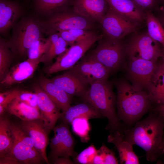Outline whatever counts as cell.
Listing matches in <instances>:
<instances>
[{"label":"cell","instance_id":"6da1fadb","mask_svg":"<svg viewBox=\"0 0 164 164\" xmlns=\"http://www.w3.org/2000/svg\"><path fill=\"white\" fill-rule=\"evenodd\" d=\"M164 119L152 112L145 118L137 122L123 132L124 139L132 145H137L145 152L147 161L153 162L164 154L160 148L164 136Z\"/></svg>","mask_w":164,"mask_h":164},{"label":"cell","instance_id":"7a4b0ae2","mask_svg":"<svg viewBox=\"0 0 164 164\" xmlns=\"http://www.w3.org/2000/svg\"><path fill=\"white\" fill-rule=\"evenodd\" d=\"M115 84L118 117L130 128L152 109V103L148 92L136 88L126 80H118Z\"/></svg>","mask_w":164,"mask_h":164},{"label":"cell","instance_id":"3957f363","mask_svg":"<svg viewBox=\"0 0 164 164\" xmlns=\"http://www.w3.org/2000/svg\"><path fill=\"white\" fill-rule=\"evenodd\" d=\"M90 85L81 98L107 118L108 121L105 128L110 133L118 131L123 133L126 128L117 116L116 96L111 84L107 80L96 81Z\"/></svg>","mask_w":164,"mask_h":164},{"label":"cell","instance_id":"277c9868","mask_svg":"<svg viewBox=\"0 0 164 164\" xmlns=\"http://www.w3.org/2000/svg\"><path fill=\"white\" fill-rule=\"evenodd\" d=\"M13 144L9 152L0 158V164H37L45 162L32 139L19 124L11 122Z\"/></svg>","mask_w":164,"mask_h":164},{"label":"cell","instance_id":"5b68a950","mask_svg":"<svg viewBox=\"0 0 164 164\" xmlns=\"http://www.w3.org/2000/svg\"><path fill=\"white\" fill-rule=\"evenodd\" d=\"M12 29L11 36L6 43L14 55L19 57L27 55L32 44L43 37L40 21L32 17H22Z\"/></svg>","mask_w":164,"mask_h":164},{"label":"cell","instance_id":"8992f818","mask_svg":"<svg viewBox=\"0 0 164 164\" xmlns=\"http://www.w3.org/2000/svg\"><path fill=\"white\" fill-rule=\"evenodd\" d=\"M40 21L43 33L49 36L63 30L100 29L99 24L77 13L72 8H69Z\"/></svg>","mask_w":164,"mask_h":164},{"label":"cell","instance_id":"52a82bcc","mask_svg":"<svg viewBox=\"0 0 164 164\" xmlns=\"http://www.w3.org/2000/svg\"><path fill=\"white\" fill-rule=\"evenodd\" d=\"M98 42L96 47L88 55L101 63L111 74L119 70L126 57L123 39H110L103 36Z\"/></svg>","mask_w":164,"mask_h":164},{"label":"cell","instance_id":"ba28073f","mask_svg":"<svg viewBox=\"0 0 164 164\" xmlns=\"http://www.w3.org/2000/svg\"><path fill=\"white\" fill-rule=\"evenodd\" d=\"M138 30L130 34L125 42L126 57L128 60L142 59L157 61L161 56V44L152 38L147 31Z\"/></svg>","mask_w":164,"mask_h":164},{"label":"cell","instance_id":"9c48e42d","mask_svg":"<svg viewBox=\"0 0 164 164\" xmlns=\"http://www.w3.org/2000/svg\"><path fill=\"white\" fill-rule=\"evenodd\" d=\"M103 36L102 33H99L70 46L57 56L54 63L45 69V73L51 74L71 69L83 57L93 45L98 41Z\"/></svg>","mask_w":164,"mask_h":164},{"label":"cell","instance_id":"30bf717a","mask_svg":"<svg viewBox=\"0 0 164 164\" xmlns=\"http://www.w3.org/2000/svg\"><path fill=\"white\" fill-rule=\"evenodd\" d=\"M99 24L104 37L112 39H123L139 30L142 24L125 18L109 6L107 12Z\"/></svg>","mask_w":164,"mask_h":164},{"label":"cell","instance_id":"8fae6325","mask_svg":"<svg viewBox=\"0 0 164 164\" xmlns=\"http://www.w3.org/2000/svg\"><path fill=\"white\" fill-rule=\"evenodd\" d=\"M128 60L125 67L128 79L136 88L148 91L159 64L142 59Z\"/></svg>","mask_w":164,"mask_h":164},{"label":"cell","instance_id":"7c38bea8","mask_svg":"<svg viewBox=\"0 0 164 164\" xmlns=\"http://www.w3.org/2000/svg\"><path fill=\"white\" fill-rule=\"evenodd\" d=\"M67 72L86 84L98 81L108 80L111 73L100 63L88 55Z\"/></svg>","mask_w":164,"mask_h":164},{"label":"cell","instance_id":"4fadbf2b","mask_svg":"<svg viewBox=\"0 0 164 164\" xmlns=\"http://www.w3.org/2000/svg\"><path fill=\"white\" fill-rule=\"evenodd\" d=\"M53 130L54 135L50 140L49 158L53 162L59 157H71L74 160L77 155L74 150L75 142L69 125L63 122L55 126Z\"/></svg>","mask_w":164,"mask_h":164},{"label":"cell","instance_id":"5bb4252c","mask_svg":"<svg viewBox=\"0 0 164 164\" xmlns=\"http://www.w3.org/2000/svg\"><path fill=\"white\" fill-rule=\"evenodd\" d=\"M33 88L37 95L41 120L49 133L55 127L57 120L60 119L61 110L38 84H35Z\"/></svg>","mask_w":164,"mask_h":164},{"label":"cell","instance_id":"9a60e30c","mask_svg":"<svg viewBox=\"0 0 164 164\" xmlns=\"http://www.w3.org/2000/svg\"><path fill=\"white\" fill-rule=\"evenodd\" d=\"M22 129L32 139L36 149L41 154L45 162L49 164L46 149L49 141L48 134L42 120L22 121L19 124Z\"/></svg>","mask_w":164,"mask_h":164},{"label":"cell","instance_id":"2e32d148","mask_svg":"<svg viewBox=\"0 0 164 164\" xmlns=\"http://www.w3.org/2000/svg\"><path fill=\"white\" fill-rule=\"evenodd\" d=\"M72 4L75 12L99 24L109 8L106 0H73Z\"/></svg>","mask_w":164,"mask_h":164},{"label":"cell","instance_id":"e0dca14e","mask_svg":"<svg viewBox=\"0 0 164 164\" xmlns=\"http://www.w3.org/2000/svg\"><path fill=\"white\" fill-rule=\"evenodd\" d=\"M23 9L17 2L0 0V32L6 35L9 30L21 18Z\"/></svg>","mask_w":164,"mask_h":164},{"label":"cell","instance_id":"ac0fdd59","mask_svg":"<svg viewBox=\"0 0 164 164\" xmlns=\"http://www.w3.org/2000/svg\"><path fill=\"white\" fill-rule=\"evenodd\" d=\"M40 59L26 60L18 63L12 67L1 81L5 86H11L20 83L30 78L33 75Z\"/></svg>","mask_w":164,"mask_h":164},{"label":"cell","instance_id":"d6986e66","mask_svg":"<svg viewBox=\"0 0 164 164\" xmlns=\"http://www.w3.org/2000/svg\"><path fill=\"white\" fill-rule=\"evenodd\" d=\"M114 11L133 22L142 24L145 21V11L134 0H106Z\"/></svg>","mask_w":164,"mask_h":164},{"label":"cell","instance_id":"ffe728a7","mask_svg":"<svg viewBox=\"0 0 164 164\" xmlns=\"http://www.w3.org/2000/svg\"><path fill=\"white\" fill-rule=\"evenodd\" d=\"M38 84L59 109L64 112L71 106L72 97L59 87L50 79L40 77Z\"/></svg>","mask_w":164,"mask_h":164},{"label":"cell","instance_id":"44dd1931","mask_svg":"<svg viewBox=\"0 0 164 164\" xmlns=\"http://www.w3.org/2000/svg\"><path fill=\"white\" fill-rule=\"evenodd\" d=\"M107 142L114 145L118 152L121 164L139 163L138 158L133 151V145L124 140L123 133L118 131L110 132Z\"/></svg>","mask_w":164,"mask_h":164},{"label":"cell","instance_id":"7402d4cb","mask_svg":"<svg viewBox=\"0 0 164 164\" xmlns=\"http://www.w3.org/2000/svg\"><path fill=\"white\" fill-rule=\"evenodd\" d=\"M50 80L56 85L72 96L81 98L88 88L87 86L67 71L56 76Z\"/></svg>","mask_w":164,"mask_h":164},{"label":"cell","instance_id":"603a6c76","mask_svg":"<svg viewBox=\"0 0 164 164\" xmlns=\"http://www.w3.org/2000/svg\"><path fill=\"white\" fill-rule=\"evenodd\" d=\"M103 117L90 104L83 103L70 106L66 111L62 112L60 119L63 122L69 125H71L75 118L84 117L91 119L101 118Z\"/></svg>","mask_w":164,"mask_h":164},{"label":"cell","instance_id":"cb8c5ba5","mask_svg":"<svg viewBox=\"0 0 164 164\" xmlns=\"http://www.w3.org/2000/svg\"><path fill=\"white\" fill-rule=\"evenodd\" d=\"M152 104L156 106L164 104V64L159 63L148 91Z\"/></svg>","mask_w":164,"mask_h":164},{"label":"cell","instance_id":"d4e9b609","mask_svg":"<svg viewBox=\"0 0 164 164\" xmlns=\"http://www.w3.org/2000/svg\"><path fill=\"white\" fill-rule=\"evenodd\" d=\"M6 111L10 115L17 117L22 121L41 119L39 109L32 107L16 98L8 105Z\"/></svg>","mask_w":164,"mask_h":164},{"label":"cell","instance_id":"484cf974","mask_svg":"<svg viewBox=\"0 0 164 164\" xmlns=\"http://www.w3.org/2000/svg\"><path fill=\"white\" fill-rule=\"evenodd\" d=\"M36 12L46 18L69 8L73 0H33Z\"/></svg>","mask_w":164,"mask_h":164},{"label":"cell","instance_id":"4316f807","mask_svg":"<svg viewBox=\"0 0 164 164\" xmlns=\"http://www.w3.org/2000/svg\"><path fill=\"white\" fill-rule=\"evenodd\" d=\"M48 37L50 41V45L40 60V63L46 65H49L48 66L51 65L55 58L64 52L69 45L58 32L53 34Z\"/></svg>","mask_w":164,"mask_h":164},{"label":"cell","instance_id":"83f0119b","mask_svg":"<svg viewBox=\"0 0 164 164\" xmlns=\"http://www.w3.org/2000/svg\"><path fill=\"white\" fill-rule=\"evenodd\" d=\"M13 144L11 122L3 115L0 117V158L10 151Z\"/></svg>","mask_w":164,"mask_h":164},{"label":"cell","instance_id":"f1b7e54d","mask_svg":"<svg viewBox=\"0 0 164 164\" xmlns=\"http://www.w3.org/2000/svg\"><path fill=\"white\" fill-rule=\"evenodd\" d=\"M145 21L150 37L164 47V29L152 12L145 11Z\"/></svg>","mask_w":164,"mask_h":164},{"label":"cell","instance_id":"f546056e","mask_svg":"<svg viewBox=\"0 0 164 164\" xmlns=\"http://www.w3.org/2000/svg\"><path fill=\"white\" fill-rule=\"evenodd\" d=\"M58 32L70 46L99 33L96 30L82 29L63 30Z\"/></svg>","mask_w":164,"mask_h":164},{"label":"cell","instance_id":"4dcf8cb0","mask_svg":"<svg viewBox=\"0 0 164 164\" xmlns=\"http://www.w3.org/2000/svg\"><path fill=\"white\" fill-rule=\"evenodd\" d=\"M14 54L7 45L6 41L0 38V78L2 80L8 73Z\"/></svg>","mask_w":164,"mask_h":164},{"label":"cell","instance_id":"1f68e13d","mask_svg":"<svg viewBox=\"0 0 164 164\" xmlns=\"http://www.w3.org/2000/svg\"><path fill=\"white\" fill-rule=\"evenodd\" d=\"M89 119L84 117L77 118L71 124L73 132L80 137L82 142H87L90 139L89 134L91 128Z\"/></svg>","mask_w":164,"mask_h":164},{"label":"cell","instance_id":"d6a6232c","mask_svg":"<svg viewBox=\"0 0 164 164\" xmlns=\"http://www.w3.org/2000/svg\"><path fill=\"white\" fill-rule=\"evenodd\" d=\"M50 43L49 37L40 38L35 41L29 49L27 55L28 59H40L46 52Z\"/></svg>","mask_w":164,"mask_h":164},{"label":"cell","instance_id":"836d02e7","mask_svg":"<svg viewBox=\"0 0 164 164\" xmlns=\"http://www.w3.org/2000/svg\"><path fill=\"white\" fill-rule=\"evenodd\" d=\"M97 150L93 145H91L77 155L74 160L76 163L92 164L94 158Z\"/></svg>","mask_w":164,"mask_h":164},{"label":"cell","instance_id":"e575fe53","mask_svg":"<svg viewBox=\"0 0 164 164\" xmlns=\"http://www.w3.org/2000/svg\"><path fill=\"white\" fill-rule=\"evenodd\" d=\"M21 91L12 90L0 93V115H4L8 105L19 95Z\"/></svg>","mask_w":164,"mask_h":164},{"label":"cell","instance_id":"d590c367","mask_svg":"<svg viewBox=\"0 0 164 164\" xmlns=\"http://www.w3.org/2000/svg\"><path fill=\"white\" fill-rule=\"evenodd\" d=\"M16 98L32 107L39 109L37 96L35 92L21 91Z\"/></svg>","mask_w":164,"mask_h":164},{"label":"cell","instance_id":"8d00e7d4","mask_svg":"<svg viewBox=\"0 0 164 164\" xmlns=\"http://www.w3.org/2000/svg\"><path fill=\"white\" fill-rule=\"evenodd\" d=\"M102 154L104 158V164H117L118 161L114 152L109 149L103 143L98 150Z\"/></svg>","mask_w":164,"mask_h":164},{"label":"cell","instance_id":"74e56055","mask_svg":"<svg viewBox=\"0 0 164 164\" xmlns=\"http://www.w3.org/2000/svg\"><path fill=\"white\" fill-rule=\"evenodd\" d=\"M145 11L153 12L160 6V0H134Z\"/></svg>","mask_w":164,"mask_h":164},{"label":"cell","instance_id":"f35d334b","mask_svg":"<svg viewBox=\"0 0 164 164\" xmlns=\"http://www.w3.org/2000/svg\"><path fill=\"white\" fill-rule=\"evenodd\" d=\"M153 13L158 19L164 29V7L160 5Z\"/></svg>","mask_w":164,"mask_h":164},{"label":"cell","instance_id":"ab89813d","mask_svg":"<svg viewBox=\"0 0 164 164\" xmlns=\"http://www.w3.org/2000/svg\"><path fill=\"white\" fill-rule=\"evenodd\" d=\"M54 164H74L76 163L72 161L70 157L63 156L59 157L53 162Z\"/></svg>","mask_w":164,"mask_h":164},{"label":"cell","instance_id":"60d3db41","mask_svg":"<svg viewBox=\"0 0 164 164\" xmlns=\"http://www.w3.org/2000/svg\"><path fill=\"white\" fill-rule=\"evenodd\" d=\"M92 164H104L103 156L98 150L94 158Z\"/></svg>","mask_w":164,"mask_h":164},{"label":"cell","instance_id":"b9f144b4","mask_svg":"<svg viewBox=\"0 0 164 164\" xmlns=\"http://www.w3.org/2000/svg\"><path fill=\"white\" fill-rule=\"evenodd\" d=\"M152 111L158 114L164 119V104L155 106Z\"/></svg>","mask_w":164,"mask_h":164},{"label":"cell","instance_id":"7bdbcfd3","mask_svg":"<svg viewBox=\"0 0 164 164\" xmlns=\"http://www.w3.org/2000/svg\"><path fill=\"white\" fill-rule=\"evenodd\" d=\"M161 57L162 59V63L164 64V47H162Z\"/></svg>","mask_w":164,"mask_h":164},{"label":"cell","instance_id":"ee69618b","mask_svg":"<svg viewBox=\"0 0 164 164\" xmlns=\"http://www.w3.org/2000/svg\"><path fill=\"white\" fill-rule=\"evenodd\" d=\"M160 148L162 149H164V135L162 143L160 145Z\"/></svg>","mask_w":164,"mask_h":164},{"label":"cell","instance_id":"f6af8a7d","mask_svg":"<svg viewBox=\"0 0 164 164\" xmlns=\"http://www.w3.org/2000/svg\"><path fill=\"white\" fill-rule=\"evenodd\" d=\"M160 5L164 7V0H160Z\"/></svg>","mask_w":164,"mask_h":164},{"label":"cell","instance_id":"bcb514c9","mask_svg":"<svg viewBox=\"0 0 164 164\" xmlns=\"http://www.w3.org/2000/svg\"><path fill=\"white\" fill-rule=\"evenodd\" d=\"M158 163H159V164H164V160H163V162L161 161V162H158Z\"/></svg>","mask_w":164,"mask_h":164}]
</instances>
